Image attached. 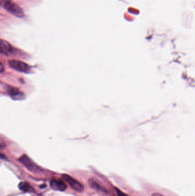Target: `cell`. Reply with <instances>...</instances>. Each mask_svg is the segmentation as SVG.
Returning <instances> with one entry per match:
<instances>
[{
  "instance_id": "1",
  "label": "cell",
  "mask_w": 195,
  "mask_h": 196,
  "mask_svg": "<svg viewBox=\"0 0 195 196\" xmlns=\"http://www.w3.org/2000/svg\"><path fill=\"white\" fill-rule=\"evenodd\" d=\"M2 5L9 13L16 17L22 18L24 16V13L22 9L12 1L4 0L2 2Z\"/></svg>"
},
{
  "instance_id": "2",
  "label": "cell",
  "mask_w": 195,
  "mask_h": 196,
  "mask_svg": "<svg viewBox=\"0 0 195 196\" xmlns=\"http://www.w3.org/2000/svg\"><path fill=\"white\" fill-rule=\"evenodd\" d=\"M8 64L12 68L19 72L28 73L30 70V66L21 61L11 60L9 61Z\"/></svg>"
},
{
  "instance_id": "3",
  "label": "cell",
  "mask_w": 195,
  "mask_h": 196,
  "mask_svg": "<svg viewBox=\"0 0 195 196\" xmlns=\"http://www.w3.org/2000/svg\"><path fill=\"white\" fill-rule=\"evenodd\" d=\"M18 161L30 171L39 172L40 170V167L37 166L29 157L26 155L21 156L19 158Z\"/></svg>"
},
{
  "instance_id": "4",
  "label": "cell",
  "mask_w": 195,
  "mask_h": 196,
  "mask_svg": "<svg viewBox=\"0 0 195 196\" xmlns=\"http://www.w3.org/2000/svg\"><path fill=\"white\" fill-rule=\"evenodd\" d=\"M62 178L66 181L69 184V185L76 191L81 192L84 190V186L79 181H77L70 176L67 174H64L62 175Z\"/></svg>"
},
{
  "instance_id": "5",
  "label": "cell",
  "mask_w": 195,
  "mask_h": 196,
  "mask_svg": "<svg viewBox=\"0 0 195 196\" xmlns=\"http://www.w3.org/2000/svg\"><path fill=\"white\" fill-rule=\"evenodd\" d=\"M50 187L55 191H65L66 189V185L65 183L60 180H52L50 181Z\"/></svg>"
},
{
  "instance_id": "6",
  "label": "cell",
  "mask_w": 195,
  "mask_h": 196,
  "mask_svg": "<svg viewBox=\"0 0 195 196\" xmlns=\"http://www.w3.org/2000/svg\"><path fill=\"white\" fill-rule=\"evenodd\" d=\"M8 93L11 98L15 100H22L24 99V94L15 88H9L8 89Z\"/></svg>"
},
{
  "instance_id": "7",
  "label": "cell",
  "mask_w": 195,
  "mask_h": 196,
  "mask_svg": "<svg viewBox=\"0 0 195 196\" xmlns=\"http://www.w3.org/2000/svg\"><path fill=\"white\" fill-rule=\"evenodd\" d=\"M12 50V46L7 41L0 39V53L3 54H9Z\"/></svg>"
},
{
  "instance_id": "8",
  "label": "cell",
  "mask_w": 195,
  "mask_h": 196,
  "mask_svg": "<svg viewBox=\"0 0 195 196\" xmlns=\"http://www.w3.org/2000/svg\"><path fill=\"white\" fill-rule=\"evenodd\" d=\"M18 187L21 191L24 192H32L34 191L33 187L30 184L26 182H22L18 185Z\"/></svg>"
},
{
  "instance_id": "9",
  "label": "cell",
  "mask_w": 195,
  "mask_h": 196,
  "mask_svg": "<svg viewBox=\"0 0 195 196\" xmlns=\"http://www.w3.org/2000/svg\"><path fill=\"white\" fill-rule=\"evenodd\" d=\"M89 185H90L91 187H92V188H94V189L99 190V191H104L103 189L96 182L94 181L93 180H92V179L89 180Z\"/></svg>"
},
{
  "instance_id": "10",
  "label": "cell",
  "mask_w": 195,
  "mask_h": 196,
  "mask_svg": "<svg viewBox=\"0 0 195 196\" xmlns=\"http://www.w3.org/2000/svg\"><path fill=\"white\" fill-rule=\"evenodd\" d=\"M116 191H117V193L118 194L119 196H127L126 194H125L124 193H123V192L120 191H119V190H118V189H116Z\"/></svg>"
},
{
  "instance_id": "11",
  "label": "cell",
  "mask_w": 195,
  "mask_h": 196,
  "mask_svg": "<svg viewBox=\"0 0 195 196\" xmlns=\"http://www.w3.org/2000/svg\"><path fill=\"white\" fill-rule=\"evenodd\" d=\"M4 70V65H2L1 63H0V72H2Z\"/></svg>"
},
{
  "instance_id": "12",
  "label": "cell",
  "mask_w": 195,
  "mask_h": 196,
  "mask_svg": "<svg viewBox=\"0 0 195 196\" xmlns=\"http://www.w3.org/2000/svg\"><path fill=\"white\" fill-rule=\"evenodd\" d=\"M152 196H164L162 194H161L160 193H154Z\"/></svg>"
},
{
  "instance_id": "13",
  "label": "cell",
  "mask_w": 195,
  "mask_h": 196,
  "mask_svg": "<svg viewBox=\"0 0 195 196\" xmlns=\"http://www.w3.org/2000/svg\"><path fill=\"white\" fill-rule=\"evenodd\" d=\"M1 145H0V148H1Z\"/></svg>"
}]
</instances>
